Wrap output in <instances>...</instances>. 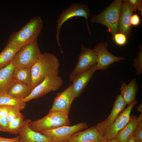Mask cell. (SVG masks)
Masks as SVG:
<instances>
[{
    "mask_svg": "<svg viewBox=\"0 0 142 142\" xmlns=\"http://www.w3.org/2000/svg\"><path fill=\"white\" fill-rule=\"evenodd\" d=\"M60 62L52 53H42L31 68V86L34 88L46 78L59 74Z\"/></svg>",
    "mask_w": 142,
    "mask_h": 142,
    "instance_id": "obj_1",
    "label": "cell"
},
{
    "mask_svg": "<svg viewBox=\"0 0 142 142\" xmlns=\"http://www.w3.org/2000/svg\"><path fill=\"white\" fill-rule=\"evenodd\" d=\"M43 28V22L39 16L32 18L18 31L11 34L6 44L21 48L37 39Z\"/></svg>",
    "mask_w": 142,
    "mask_h": 142,
    "instance_id": "obj_2",
    "label": "cell"
},
{
    "mask_svg": "<svg viewBox=\"0 0 142 142\" xmlns=\"http://www.w3.org/2000/svg\"><path fill=\"white\" fill-rule=\"evenodd\" d=\"M122 0H115L101 13L93 16L90 21L104 25L111 34L118 33V26Z\"/></svg>",
    "mask_w": 142,
    "mask_h": 142,
    "instance_id": "obj_3",
    "label": "cell"
},
{
    "mask_svg": "<svg viewBox=\"0 0 142 142\" xmlns=\"http://www.w3.org/2000/svg\"><path fill=\"white\" fill-rule=\"evenodd\" d=\"M69 113L58 110L49 111L45 116L39 120L31 121L29 127L37 132L55 129L70 125Z\"/></svg>",
    "mask_w": 142,
    "mask_h": 142,
    "instance_id": "obj_4",
    "label": "cell"
},
{
    "mask_svg": "<svg viewBox=\"0 0 142 142\" xmlns=\"http://www.w3.org/2000/svg\"><path fill=\"white\" fill-rule=\"evenodd\" d=\"M90 14L89 9L88 6L80 3L72 4L68 8L62 11L57 19L56 27V39L61 50L59 37L60 31L63 24L68 19L74 17H83L85 20L89 33L91 36L88 22V19Z\"/></svg>",
    "mask_w": 142,
    "mask_h": 142,
    "instance_id": "obj_5",
    "label": "cell"
},
{
    "mask_svg": "<svg viewBox=\"0 0 142 142\" xmlns=\"http://www.w3.org/2000/svg\"><path fill=\"white\" fill-rule=\"evenodd\" d=\"M37 39L21 47L12 61L15 68L32 67L41 54Z\"/></svg>",
    "mask_w": 142,
    "mask_h": 142,
    "instance_id": "obj_6",
    "label": "cell"
},
{
    "mask_svg": "<svg viewBox=\"0 0 142 142\" xmlns=\"http://www.w3.org/2000/svg\"><path fill=\"white\" fill-rule=\"evenodd\" d=\"M85 123L80 122L71 126H64L56 128L40 131L39 133L48 137L54 142H69L76 133L88 128Z\"/></svg>",
    "mask_w": 142,
    "mask_h": 142,
    "instance_id": "obj_7",
    "label": "cell"
},
{
    "mask_svg": "<svg viewBox=\"0 0 142 142\" xmlns=\"http://www.w3.org/2000/svg\"><path fill=\"white\" fill-rule=\"evenodd\" d=\"M80 52L77 63L69 75L70 82H72L76 77L88 70L97 63L96 54L93 49H90L83 44H80Z\"/></svg>",
    "mask_w": 142,
    "mask_h": 142,
    "instance_id": "obj_8",
    "label": "cell"
},
{
    "mask_svg": "<svg viewBox=\"0 0 142 142\" xmlns=\"http://www.w3.org/2000/svg\"><path fill=\"white\" fill-rule=\"evenodd\" d=\"M63 84L62 78L58 75L49 77L35 87L28 96L22 100L26 103L32 99L38 98L51 92L57 90Z\"/></svg>",
    "mask_w": 142,
    "mask_h": 142,
    "instance_id": "obj_9",
    "label": "cell"
},
{
    "mask_svg": "<svg viewBox=\"0 0 142 142\" xmlns=\"http://www.w3.org/2000/svg\"><path fill=\"white\" fill-rule=\"evenodd\" d=\"M138 103L137 101H135L129 105L110 126L98 129L108 140L115 138L119 131L128 123L130 119L131 111Z\"/></svg>",
    "mask_w": 142,
    "mask_h": 142,
    "instance_id": "obj_10",
    "label": "cell"
},
{
    "mask_svg": "<svg viewBox=\"0 0 142 142\" xmlns=\"http://www.w3.org/2000/svg\"><path fill=\"white\" fill-rule=\"evenodd\" d=\"M108 47L107 42H100L97 44L93 49L97 55V62L96 67L97 70H106L112 63L125 59L124 57L113 55L108 51Z\"/></svg>",
    "mask_w": 142,
    "mask_h": 142,
    "instance_id": "obj_11",
    "label": "cell"
},
{
    "mask_svg": "<svg viewBox=\"0 0 142 142\" xmlns=\"http://www.w3.org/2000/svg\"><path fill=\"white\" fill-rule=\"evenodd\" d=\"M75 99L72 85L58 93L49 111L58 110L69 113L72 103Z\"/></svg>",
    "mask_w": 142,
    "mask_h": 142,
    "instance_id": "obj_12",
    "label": "cell"
},
{
    "mask_svg": "<svg viewBox=\"0 0 142 142\" xmlns=\"http://www.w3.org/2000/svg\"><path fill=\"white\" fill-rule=\"evenodd\" d=\"M108 141L95 125L76 133L69 142H107Z\"/></svg>",
    "mask_w": 142,
    "mask_h": 142,
    "instance_id": "obj_13",
    "label": "cell"
},
{
    "mask_svg": "<svg viewBox=\"0 0 142 142\" xmlns=\"http://www.w3.org/2000/svg\"><path fill=\"white\" fill-rule=\"evenodd\" d=\"M30 119L24 120L23 126L18 133L19 142H49L47 136L33 130L29 126Z\"/></svg>",
    "mask_w": 142,
    "mask_h": 142,
    "instance_id": "obj_14",
    "label": "cell"
},
{
    "mask_svg": "<svg viewBox=\"0 0 142 142\" xmlns=\"http://www.w3.org/2000/svg\"><path fill=\"white\" fill-rule=\"evenodd\" d=\"M97 70L96 64L95 65L89 69L78 75L73 79L72 85L75 99L79 96L94 73Z\"/></svg>",
    "mask_w": 142,
    "mask_h": 142,
    "instance_id": "obj_15",
    "label": "cell"
},
{
    "mask_svg": "<svg viewBox=\"0 0 142 142\" xmlns=\"http://www.w3.org/2000/svg\"><path fill=\"white\" fill-rule=\"evenodd\" d=\"M126 105L120 95H118L114 102L110 114L106 119L95 125L96 127L100 130L110 126L124 109Z\"/></svg>",
    "mask_w": 142,
    "mask_h": 142,
    "instance_id": "obj_16",
    "label": "cell"
},
{
    "mask_svg": "<svg viewBox=\"0 0 142 142\" xmlns=\"http://www.w3.org/2000/svg\"><path fill=\"white\" fill-rule=\"evenodd\" d=\"M133 12L123 1L119 18L118 33H123L128 38L131 34V19Z\"/></svg>",
    "mask_w": 142,
    "mask_h": 142,
    "instance_id": "obj_17",
    "label": "cell"
},
{
    "mask_svg": "<svg viewBox=\"0 0 142 142\" xmlns=\"http://www.w3.org/2000/svg\"><path fill=\"white\" fill-rule=\"evenodd\" d=\"M139 88L135 78L132 79L128 84H126L124 81L122 82L120 95L126 105H129L135 101Z\"/></svg>",
    "mask_w": 142,
    "mask_h": 142,
    "instance_id": "obj_18",
    "label": "cell"
},
{
    "mask_svg": "<svg viewBox=\"0 0 142 142\" xmlns=\"http://www.w3.org/2000/svg\"><path fill=\"white\" fill-rule=\"evenodd\" d=\"M34 88L31 85L14 80L8 89L6 93L22 100L28 96Z\"/></svg>",
    "mask_w": 142,
    "mask_h": 142,
    "instance_id": "obj_19",
    "label": "cell"
},
{
    "mask_svg": "<svg viewBox=\"0 0 142 142\" xmlns=\"http://www.w3.org/2000/svg\"><path fill=\"white\" fill-rule=\"evenodd\" d=\"M14 67L12 62L0 69V94L6 93L7 91L14 81L13 73Z\"/></svg>",
    "mask_w": 142,
    "mask_h": 142,
    "instance_id": "obj_20",
    "label": "cell"
},
{
    "mask_svg": "<svg viewBox=\"0 0 142 142\" xmlns=\"http://www.w3.org/2000/svg\"><path fill=\"white\" fill-rule=\"evenodd\" d=\"M135 116L130 115L129 121L126 126L117 135L116 138L120 142H128L136 127Z\"/></svg>",
    "mask_w": 142,
    "mask_h": 142,
    "instance_id": "obj_21",
    "label": "cell"
},
{
    "mask_svg": "<svg viewBox=\"0 0 142 142\" xmlns=\"http://www.w3.org/2000/svg\"><path fill=\"white\" fill-rule=\"evenodd\" d=\"M20 48L6 44L0 53V69L9 64Z\"/></svg>",
    "mask_w": 142,
    "mask_h": 142,
    "instance_id": "obj_22",
    "label": "cell"
},
{
    "mask_svg": "<svg viewBox=\"0 0 142 142\" xmlns=\"http://www.w3.org/2000/svg\"><path fill=\"white\" fill-rule=\"evenodd\" d=\"M32 67L15 68L13 73V77L14 80L31 86Z\"/></svg>",
    "mask_w": 142,
    "mask_h": 142,
    "instance_id": "obj_23",
    "label": "cell"
},
{
    "mask_svg": "<svg viewBox=\"0 0 142 142\" xmlns=\"http://www.w3.org/2000/svg\"><path fill=\"white\" fill-rule=\"evenodd\" d=\"M5 105L18 108L21 111L26 107V103L22 100L14 97L7 93L0 94V105Z\"/></svg>",
    "mask_w": 142,
    "mask_h": 142,
    "instance_id": "obj_24",
    "label": "cell"
},
{
    "mask_svg": "<svg viewBox=\"0 0 142 142\" xmlns=\"http://www.w3.org/2000/svg\"><path fill=\"white\" fill-rule=\"evenodd\" d=\"M24 120V116L22 113L13 121L9 123L6 132L17 134L23 125Z\"/></svg>",
    "mask_w": 142,
    "mask_h": 142,
    "instance_id": "obj_25",
    "label": "cell"
},
{
    "mask_svg": "<svg viewBox=\"0 0 142 142\" xmlns=\"http://www.w3.org/2000/svg\"><path fill=\"white\" fill-rule=\"evenodd\" d=\"M139 50L137 57L135 58L133 62V65L136 70V73L138 75L142 73V47L141 45H139Z\"/></svg>",
    "mask_w": 142,
    "mask_h": 142,
    "instance_id": "obj_26",
    "label": "cell"
},
{
    "mask_svg": "<svg viewBox=\"0 0 142 142\" xmlns=\"http://www.w3.org/2000/svg\"><path fill=\"white\" fill-rule=\"evenodd\" d=\"M127 38L125 34L120 33L115 34L111 37V39L115 43L120 46L123 45L126 43Z\"/></svg>",
    "mask_w": 142,
    "mask_h": 142,
    "instance_id": "obj_27",
    "label": "cell"
},
{
    "mask_svg": "<svg viewBox=\"0 0 142 142\" xmlns=\"http://www.w3.org/2000/svg\"><path fill=\"white\" fill-rule=\"evenodd\" d=\"M21 110L18 108L12 106L8 114L7 119L8 123L13 121L21 114Z\"/></svg>",
    "mask_w": 142,
    "mask_h": 142,
    "instance_id": "obj_28",
    "label": "cell"
},
{
    "mask_svg": "<svg viewBox=\"0 0 142 142\" xmlns=\"http://www.w3.org/2000/svg\"><path fill=\"white\" fill-rule=\"evenodd\" d=\"M123 1L133 12H135L139 6L142 4L141 0H124Z\"/></svg>",
    "mask_w": 142,
    "mask_h": 142,
    "instance_id": "obj_29",
    "label": "cell"
},
{
    "mask_svg": "<svg viewBox=\"0 0 142 142\" xmlns=\"http://www.w3.org/2000/svg\"><path fill=\"white\" fill-rule=\"evenodd\" d=\"M132 136L135 142H142V128L137 127Z\"/></svg>",
    "mask_w": 142,
    "mask_h": 142,
    "instance_id": "obj_30",
    "label": "cell"
},
{
    "mask_svg": "<svg viewBox=\"0 0 142 142\" xmlns=\"http://www.w3.org/2000/svg\"><path fill=\"white\" fill-rule=\"evenodd\" d=\"M11 107L5 105H0V116L7 119Z\"/></svg>",
    "mask_w": 142,
    "mask_h": 142,
    "instance_id": "obj_31",
    "label": "cell"
},
{
    "mask_svg": "<svg viewBox=\"0 0 142 142\" xmlns=\"http://www.w3.org/2000/svg\"><path fill=\"white\" fill-rule=\"evenodd\" d=\"M8 125L7 119L0 116V131L6 132Z\"/></svg>",
    "mask_w": 142,
    "mask_h": 142,
    "instance_id": "obj_32",
    "label": "cell"
},
{
    "mask_svg": "<svg viewBox=\"0 0 142 142\" xmlns=\"http://www.w3.org/2000/svg\"><path fill=\"white\" fill-rule=\"evenodd\" d=\"M140 22V18L138 14L135 13L133 14L131 19V25L134 26H138Z\"/></svg>",
    "mask_w": 142,
    "mask_h": 142,
    "instance_id": "obj_33",
    "label": "cell"
},
{
    "mask_svg": "<svg viewBox=\"0 0 142 142\" xmlns=\"http://www.w3.org/2000/svg\"><path fill=\"white\" fill-rule=\"evenodd\" d=\"M0 142H19L18 136L13 138H7L0 136Z\"/></svg>",
    "mask_w": 142,
    "mask_h": 142,
    "instance_id": "obj_34",
    "label": "cell"
},
{
    "mask_svg": "<svg viewBox=\"0 0 142 142\" xmlns=\"http://www.w3.org/2000/svg\"><path fill=\"white\" fill-rule=\"evenodd\" d=\"M137 127L142 128V113H141L139 116L136 119Z\"/></svg>",
    "mask_w": 142,
    "mask_h": 142,
    "instance_id": "obj_35",
    "label": "cell"
},
{
    "mask_svg": "<svg viewBox=\"0 0 142 142\" xmlns=\"http://www.w3.org/2000/svg\"><path fill=\"white\" fill-rule=\"evenodd\" d=\"M137 109L138 111L141 112V113H142V104H140V105L138 106Z\"/></svg>",
    "mask_w": 142,
    "mask_h": 142,
    "instance_id": "obj_36",
    "label": "cell"
},
{
    "mask_svg": "<svg viewBox=\"0 0 142 142\" xmlns=\"http://www.w3.org/2000/svg\"><path fill=\"white\" fill-rule=\"evenodd\" d=\"M107 142H120L116 138L108 140Z\"/></svg>",
    "mask_w": 142,
    "mask_h": 142,
    "instance_id": "obj_37",
    "label": "cell"
},
{
    "mask_svg": "<svg viewBox=\"0 0 142 142\" xmlns=\"http://www.w3.org/2000/svg\"><path fill=\"white\" fill-rule=\"evenodd\" d=\"M128 142H135L134 138L132 136H131Z\"/></svg>",
    "mask_w": 142,
    "mask_h": 142,
    "instance_id": "obj_38",
    "label": "cell"
},
{
    "mask_svg": "<svg viewBox=\"0 0 142 142\" xmlns=\"http://www.w3.org/2000/svg\"><path fill=\"white\" fill-rule=\"evenodd\" d=\"M49 142H53V141H49Z\"/></svg>",
    "mask_w": 142,
    "mask_h": 142,
    "instance_id": "obj_39",
    "label": "cell"
},
{
    "mask_svg": "<svg viewBox=\"0 0 142 142\" xmlns=\"http://www.w3.org/2000/svg\"></svg>",
    "mask_w": 142,
    "mask_h": 142,
    "instance_id": "obj_40",
    "label": "cell"
}]
</instances>
